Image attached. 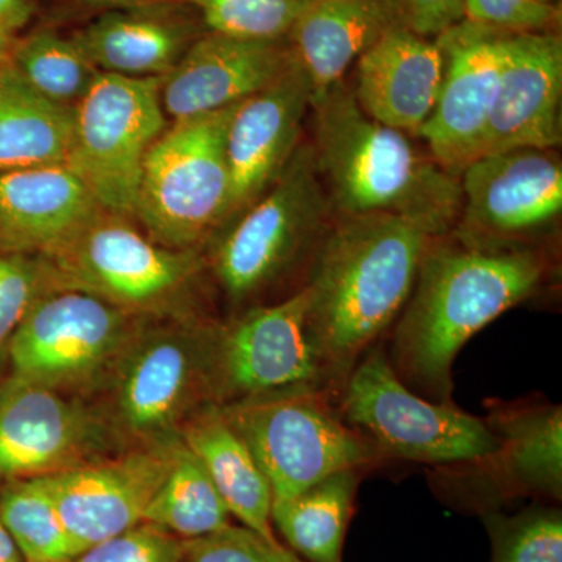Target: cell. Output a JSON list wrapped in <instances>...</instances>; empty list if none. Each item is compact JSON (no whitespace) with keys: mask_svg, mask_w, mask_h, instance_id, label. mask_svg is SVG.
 <instances>
[{"mask_svg":"<svg viewBox=\"0 0 562 562\" xmlns=\"http://www.w3.org/2000/svg\"><path fill=\"white\" fill-rule=\"evenodd\" d=\"M549 272L539 249L476 250L449 235L431 239L394 330L392 368L406 386L454 403L452 369L464 344L532 297Z\"/></svg>","mask_w":562,"mask_h":562,"instance_id":"cell-1","label":"cell"},{"mask_svg":"<svg viewBox=\"0 0 562 562\" xmlns=\"http://www.w3.org/2000/svg\"><path fill=\"white\" fill-rule=\"evenodd\" d=\"M431 238L391 214L336 216L306 280L308 328L335 391L412 294Z\"/></svg>","mask_w":562,"mask_h":562,"instance_id":"cell-2","label":"cell"},{"mask_svg":"<svg viewBox=\"0 0 562 562\" xmlns=\"http://www.w3.org/2000/svg\"><path fill=\"white\" fill-rule=\"evenodd\" d=\"M312 146L335 216L391 214L431 238L452 233L461 210L460 177L413 136L371 120L339 81L313 99Z\"/></svg>","mask_w":562,"mask_h":562,"instance_id":"cell-3","label":"cell"},{"mask_svg":"<svg viewBox=\"0 0 562 562\" xmlns=\"http://www.w3.org/2000/svg\"><path fill=\"white\" fill-rule=\"evenodd\" d=\"M335 217L312 143H301L271 187L211 241L209 271L241 312L290 281L303 288Z\"/></svg>","mask_w":562,"mask_h":562,"instance_id":"cell-4","label":"cell"},{"mask_svg":"<svg viewBox=\"0 0 562 562\" xmlns=\"http://www.w3.org/2000/svg\"><path fill=\"white\" fill-rule=\"evenodd\" d=\"M221 324L194 313L146 317L101 391L99 412L121 447L177 438L192 414L214 403Z\"/></svg>","mask_w":562,"mask_h":562,"instance_id":"cell-5","label":"cell"},{"mask_svg":"<svg viewBox=\"0 0 562 562\" xmlns=\"http://www.w3.org/2000/svg\"><path fill=\"white\" fill-rule=\"evenodd\" d=\"M131 217L99 210L46 255L63 288L136 314L192 313L188 302L209 271L205 249L177 250L151 241Z\"/></svg>","mask_w":562,"mask_h":562,"instance_id":"cell-6","label":"cell"},{"mask_svg":"<svg viewBox=\"0 0 562 562\" xmlns=\"http://www.w3.org/2000/svg\"><path fill=\"white\" fill-rule=\"evenodd\" d=\"M241 103V102H239ZM179 122L155 140L144 161L135 222L169 249H209L231 203L225 138L236 106Z\"/></svg>","mask_w":562,"mask_h":562,"instance_id":"cell-7","label":"cell"},{"mask_svg":"<svg viewBox=\"0 0 562 562\" xmlns=\"http://www.w3.org/2000/svg\"><path fill=\"white\" fill-rule=\"evenodd\" d=\"M271 484L288 501L342 471L384 462L375 447L342 419L327 391H294L220 405Z\"/></svg>","mask_w":562,"mask_h":562,"instance_id":"cell-8","label":"cell"},{"mask_svg":"<svg viewBox=\"0 0 562 562\" xmlns=\"http://www.w3.org/2000/svg\"><path fill=\"white\" fill-rule=\"evenodd\" d=\"M338 408L384 461L454 468L483 460L498 446L486 419L454 403L427 401L406 386L382 347H372L355 366Z\"/></svg>","mask_w":562,"mask_h":562,"instance_id":"cell-9","label":"cell"},{"mask_svg":"<svg viewBox=\"0 0 562 562\" xmlns=\"http://www.w3.org/2000/svg\"><path fill=\"white\" fill-rule=\"evenodd\" d=\"M146 317L87 292L52 291L7 344L10 375L81 398L101 392Z\"/></svg>","mask_w":562,"mask_h":562,"instance_id":"cell-10","label":"cell"},{"mask_svg":"<svg viewBox=\"0 0 562 562\" xmlns=\"http://www.w3.org/2000/svg\"><path fill=\"white\" fill-rule=\"evenodd\" d=\"M161 81L162 77L99 72L74 109L66 166L102 210L133 221L144 161L169 125Z\"/></svg>","mask_w":562,"mask_h":562,"instance_id":"cell-11","label":"cell"},{"mask_svg":"<svg viewBox=\"0 0 562 562\" xmlns=\"http://www.w3.org/2000/svg\"><path fill=\"white\" fill-rule=\"evenodd\" d=\"M305 286L281 301L250 306L221 324L214 403L294 391L338 397L308 328Z\"/></svg>","mask_w":562,"mask_h":562,"instance_id":"cell-12","label":"cell"},{"mask_svg":"<svg viewBox=\"0 0 562 562\" xmlns=\"http://www.w3.org/2000/svg\"><path fill=\"white\" fill-rule=\"evenodd\" d=\"M461 210L450 238L476 250L536 249L561 216L562 165L554 150L482 155L460 176Z\"/></svg>","mask_w":562,"mask_h":562,"instance_id":"cell-13","label":"cell"},{"mask_svg":"<svg viewBox=\"0 0 562 562\" xmlns=\"http://www.w3.org/2000/svg\"><path fill=\"white\" fill-rule=\"evenodd\" d=\"M114 446L105 417L83 398L10 373L0 380V484L69 471Z\"/></svg>","mask_w":562,"mask_h":562,"instance_id":"cell-14","label":"cell"},{"mask_svg":"<svg viewBox=\"0 0 562 562\" xmlns=\"http://www.w3.org/2000/svg\"><path fill=\"white\" fill-rule=\"evenodd\" d=\"M180 446L177 436L41 476L77 557L143 524L144 513L171 472Z\"/></svg>","mask_w":562,"mask_h":562,"instance_id":"cell-15","label":"cell"},{"mask_svg":"<svg viewBox=\"0 0 562 562\" xmlns=\"http://www.w3.org/2000/svg\"><path fill=\"white\" fill-rule=\"evenodd\" d=\"M435 40L443 54L441 90L417 138L446 171L460 177L483 155L501 76L503 32L464 20Z\"/></svg>","mask_w":562,"mask_h":562,"instance_id":"cell-16","label":"cell"},{"mask_svg":"<svg viewBox=\"0 0 562 562\" xmlns=\"http://www.w3.org/2000/svg\"><path fill=\"white\" fill-rule=\"evenodd\" d=\"M312 103V81L292 52L276 80L236 106L225 138L231 203L224 228L283 171L302 143V124Z\"/></svg>","mask_w":562,"mask_h":562,"instance_id":"cell-17","label":"cell"},{"mask_svg":"<svg viewBox=\"0 0 562 562\" xmlns=\"http://www.w3.org/2000/svg\"><path fill=\"white\" fill-rule=\"evenodd\" d=\"M501 76L483 155L561 146L562 40L560 33H503Z\"/></svg>","mask_w":562,"mask_h":562,"instance_id":"cell-18","label":"cell"},{"mask_svg":"<svg viewBox=\"0 0 562 562\" xmlns=\"http://www.w3.org/2000/svg\"><path fill=\"white\" fill-rule=\"evenodd\" d=\"M284 41H246L205 32L161 81L169 122L191 120L246 101L291 61Z\"/></svg>","mask_w":562,"mask_h":562,"instance_id":"cell-19","label":"cell"},{"mask_svg":"<svg viewBox=\"0 0 562 562\" xmlns=\"http://www.w3.org/2000/svg\"><path fill=\"white\" fill-rule=\"evenodd\" d=\"M443 76L438 41L390 27L357 60L355 101L371 120L417 138Z\"/></svg>","mask_w":562,"mask_h":562,"instance_id":"cell-20","label":"cell"},{"mask_svg":"<svg viewBox=\"0 0 562 562\" xmlns=\"http://www.w3.org/2000/svg\"><path fill=\"white\" fill-rule=\"evenodd\" d=\"M205 32L198 11L176 0L103 11L70 36L101 72L165 77Z\"/></svg>","mask_w":562,"mask_h":562,"instance_id":"cell-21","label":"cell"},{"mask_svg":"<svg viewBox=\"0 0 562 562\" xmlns=\"http://www.w3.org/2000/svg\"><path fill=\"white\" fill-rule=\"evenodd\" d=\"M498 446L469 472L494 497H562V409L552 403H492Z\"/></svg>","mask_w":562,"mask_h":562,"instance_id":"cell-22","label":"cell"},{"mask_svg":"<svg viewBox=\"0 0 562 562\" xmlns=\"http://www.w3.org/2000/svg\"><path fill=\"white\" fill-rule=\"evenodd\" d=\"M99 210L68 166L0 173V250L49 254Z\"/></svg>","mask_w":562,"mask_h":562,"instance_id":"cell-23","label":"cell"},{"mask_svg":"<svg viewBox=\"0 0 562 562\" xmlns=\"http://www.w3.org/2000/svg\"><path fill=\"white\" fill-rule=\"evenodd\" d=\"M179 438L202 462L231 516L262 541L279 542L272 530L271 484L221 406L210 403L192 414Z\"/></svg>","mask_w":562,"mask_h":562,"instance_id":"cell-24","label":"cell"},{"mask_svg":"<svg viewBox=\"0 0 562 562\" xmlns=\"http://www.w3.org/2000/svg\"><path fill=\"white\" fill-rule=\"evenodd\" d=\"M390 27L379 0H312L288 43L308 74L313 99L342 81L350 65Z\"/></svg>","mask_w":562,"mask_h":562,"instance_id":"cell-25","label":"cell"},{"mask_svg":"<svg viewBox=\"0 0 562 562\" xmlns=\"http://www.w3.org/2000/svg\"><path fill=\"white\" fill-rule=\"evenodd\" d=\"M74 109L33 90L14 66L0 68V173L66 166Z\"/></svg>","mask_w":562,"mask_h":562,"instance_id":"cell-26","label":"cell"},{"mask_svg":"<svg viewBox=\"0 0 562 562\" xmlns=\"http://www.w3.org/2000/svg\"><path fill=\"white\" fill-rule=\"evenodd\" d=\"M361 471L333 473L288 501L272 503V527L308 562H342Z\"/></svg>","mask_w":562,"mask_h":562,"instance_id":"cell-27","label":"cell"},{"mask_svg":"<svg viewBox=\"0 0 562 562\" xmlns=\"http://www.w3.org/2000/svg\"><path fill=\"white\" fill-rule=\"evenodd\" d=\"M228 519L231 513L202 462L181 442L171 472L147 506L143 524L188 541L228 527Z\"/></svg>","mask_w":562,"mask_h":562,"instance_id":"cell-28","label":"cell"},{"mask_svg":"<svg viewBox=\"0 0 562 562\" xmlns=\"http://www.w3.org/2000/svg\"><path fill=\"white\" fill-rule=\"evenodd\" d=\"M11 65L33 90L70 109H76L101 72L88 61L72 36L49 27L16 36Z\"/></svg>","mask_w":562,"mask_h":562,"instance_id":"cell-29","label":"cell"},{"mask_svg":"<svg viewBox=\"0 0 562 562\" xmlns=\"http://www.w3.org/2000/svg\"><path fill=\"white\" fill-rule=\"evenodd\" d=\"M0 519L25 562H70L77 557L41 479L0 484Z\"/></svg>","mask_w":562,"mask_h":562,"instance_id":"cell-30","label":"cell"},{"mask_svg":"<svg viewBox=\"0 0 562 562\" xmlns=\"http://www.w3.org/2000/svg\"><path fill=\"white\" fill-rule=\"evenodd\" d=\"M206 31L246 41L288 40L312 0H184Z\"/></svg>","mask_w":562,"mask_h":562,"instance_id":"cell-31","label":"cell"},{"mask_svg":"<svg viewBox=\"0 0 562 562\" xmlns=\"http://www.w3.org/2000/svg\"><path fill=\"white\" fill-rule=\"evenodd\" d=\"M491 562H562V514L536 506L514 516L484 514Z\"/></svg>","mask_w":562,"mask_h":562,"instance_id":"cell-32","label":"cell"},{"mask_svg":"<svg viewBox=\"0 0 562 562\" xmlns=\"http://www.w3.org/2000/svg\"><path fill=\"white\" fill-rule=\"evenodd\" d=\"M60 288L46 255L0 250V357L33 306Z\"/></svg>","mask_w":562,"mask_h":562,"instance_id":"cell-33","label":"cell"},{"mask_svg":"<svg viewBox=\"0 0 562 562\" xmlns=\"http://www.w3.org/2000/svg\"><path fill=\"white\" fill-rule=\"evenodd\" d=\"M70 562H184L183 539L139 524L81 552Z\"/></svg>","mask_w":562,"mask_h":562,"instance_id":"cell-34","label":"cell"},{"mask_svg":"<svg viewBox=\"0 0 562 562\" xmlns=\"http://www.w3.org/2000/svg\"><path fill=\"white\" fill-rule=\"evenodd\" d=\"M465 20L503 33L554 32L561 10L539 0H465Z\"/></svg>","mask_w":562,"mask_h":562,"instance_id":"cell-35","label":"cell"},{"mask_svg":"<svg viewBox=\"0 0 562 562\" xmlns=\"http://www.w3.org/2000/svg\"><path fill=\"white\" fill-rule=\"evenodd\" d=\"M392 27L438 38L465 20V0H379Z\"/></svg>","mask_w":562,"mask_h":562,"instance_id":"cell-36","label":"cell"},{"mask_svg":"<svg viewBox=\"0 0 562 562\" xmlns=\"http://www.w3.org/2000/svg\"><path fill=\"white\" fill-rule=\"evenodd\" d=\"M184 562H269L262 539L244 527H228L183 541Z\"/></svg>","mask_w":562,"mask_h":562,"instance_id":"cell-37","label":"cell"},{"mask_svg":"<svg viewBox=\"0 0 562 562\" xmlns=\"http://www.w3.org/2000/svg\"><path fill=\"white\" fill-rule=\"evenodd\" d=\"M36 13L35 0H0V25L18 35Z\"/></svg>","mask_w":562,"mask_h":562,"instance_id":"cell-38","label":"cell"},{"mask_svg":"<svg viewBox=\"0 0 562 562\" xmlns=\"http://www.w3.org/2000/svg\"><path fill=\"white\" fill-rule=\"evenodd\" d=\"M77 9L110 11L133 9V7L154 5V3L176 2V0H65Z\"/></svg>","mask_w":562,"mask_h":562,"instance_id":"cell-39","label":"cell"},{"mask_svg":"<svg viewBox=\"0 0 562 562\" xmlns=\"http://www.w3.org/2000/svg\"><path fill=\"white\" fill-rule=\"evenodd\" d=\"M0 562H25L2 519H0Z\"/></svg>","mask_w":562,"mask_h":562,"instance_id":"cell-40","label":"cell"},{"mask_svg":"<svg viewBox=\"0 0 562 562\" xmlns=\"http://www.w3.org/2000/svg\"><path fill=\"white\" fill-rule=\"evenodd\" d=\"M262 549H265L269 562H306L294 552H291L290 549H286V547L281 546L280 542L268 543L262 541Z\"/></svg>","mask_w":562,"mask_h":562,"instance_id":"cell-41","label":"cell"},{"mask_svg":"<svg viewBox=\"0 0 562 562\" xmlns=\"http://www.w3.org/2000/svg\"><path fill=\"white\" fill-rule=\"evenodd\" d=\"M16 36L14 33L7 31L3 25H0V68L10 65Z\"/></svg>","mask_w":562,"mask_h":562,"instance_id":"cell-42","label":"cell"},{"mask_svg":"<svg viewBox=\"0 0 562 562\" xmlns=\"http://www.w3.org/2000/svg\"><path fill=\"white\" fill-rule=\"evenodd\" d=\"M542 3H554V0H539Z\"/></svg>","mask_w":562,"mask_h":562,"instance_id":"cell-43","label":"cell"}]
</instances>
